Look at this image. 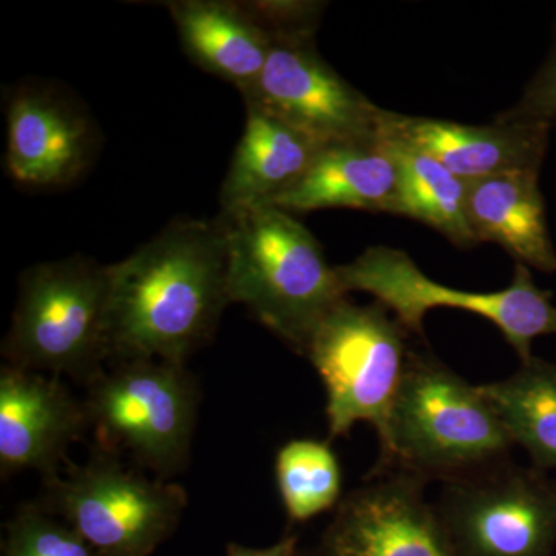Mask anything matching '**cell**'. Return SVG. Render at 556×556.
<instances>
[{
    "instance_id": "cell-1",
    "label": "cell",
    "mask_w": 556,
    "mask_h": 556,
    "mask_svg": "<svg viewBox=\"0 0 556 556\" xmlns=\"http://www.w3.org/2000/svg\"><path fill=\"white\" fill-rule=\"evenodd\" d=\"M108 270L110 361L185 365L229 305L226 222L178 219Z\"/></svg>"
},
{
    "instance_id": "cell-2",
    "label": "cell",
    "mask_w": 556,
    "mask_h": 556,
    "mask_svg": "<svg viewBox=\"0 0 556 556\" xmlns=\"http://www.w3.org/2000/svg\"><path fill=\"white\" fill-rule=\"evenodd\" d=\"M511 445L479 386L433 354L409 351L387 437L380 442L378 471L459 481L500 466Z\"/></svg>"
},
{
    "instance_id": "cell-3",
    "label": "cell",
    "mask_w": 556,
    "mask_h": 556,
    "mask_svg": "<svg viewBox=\"0 0 556 556\" xmlns=\"http://www.w3.org/2000/svg\"><path fill=\"white\" fill-rule=\"evenodd\" d=\"M222 218L228 228L229 303L247 306L278 338L305 353L321 318L346 299L338 268L287 211L260 206Z\"/></svg>"
},
{
    "instance_id": "cell-4",
    "label": "cell",
    "mask_w": 556,
    "mask_h": 556,
    "mask_svg": "<svg viewBox=\"0 0 556 556\" xmlns=\"http://www.w3.org/2000/svg\"><path fill=\"white\" fill-rule=\"evenodd\" d=\"M2 353L28 371L97 378L110 361L108 266L76 255L25 270Z\"/></svg>"
},
{
    "instance_id": "cell-5",
    "label": "cell",
    "mask_w": 556,
    "mask_h": 556,
    "mask_svg": "<svg viewBox=\"0 0 556 556\" xmlns=\"http://www.w3.org/2000/svg\"><path fill=\"white\" fill-rule=\"evenodd\" d=\"M407 329L382 303L358 306L343 299L314 329L305 356L327 390L331 438L368 422L387 437L391 409L407 369Z\"/></svg>"
},
{
    "instance_id": "cell-6",
    "label": "cell",
    "mask_w": 556,
    "mask_h": 556,
    "mask_svg": "<svg viewBox=\"0 0 556 556\" xmlns=\"http://www.w3.org/2000/svg\"><path fill=\"white\" fill-rule=\"evenodd\" d=\"M348 292H368L396 316L412 334L424 338V317L433 308L468 311L492 321L521 362L533 356L540 336L556 334V306L551 291L533 281L530 268L517 263L507 288L495 292L459 291L437 283L407 252L371 247L348 265L336 266Z\"/></svg>"
},
{
    "instance_id": "cell-7",
    "label": "cell",
    "mask_w": 556,
    "mask_h": 556,
    "mask_svg": "<svg viewBox=\"0 0 556 556\" xmlns=\"http://www.w3.org/2000/svg\"><path fill=\"white\" fill-rule=\"evenodd\" d=\"M86 409L105 453H129L161 477L186 463L197 390L182 365L153 358L115 362L91 380Z\"/></svg>"
},
{
    "instance_id": "cell-8",
    "label": "cell",
    "mask_w": 556,
    "mask_h": 556,
    "mask_svg": "<svg viewBox=\"0 0 556 556\" xmlns=\"http://www.w3.org/2000/svg\"><path fill=\"white\" fill-rule=\"evenodd\" d=\"M49 500L98 556H149L188 504L182 486L141 477L105 452L50 478Z\"/></svg>"
},
{
    "instance_id": "cell-9",
    "label": "cell",
    "mask_w": 556,
    "mask_h": 556,
    "mask_svg": "<svg viewBox=\"0 0 556 556\" xmlns=\"http://www.w3.org/2000/svg\"><path fill=\"white\" fill-rule=\"evenodd\" d=\"M438 511L455 556H554L556 479L540 468L448 482Z\"/></svg>"
},
{
    "instance_id": "cell-10",
    "label": "cell",
    "mask_w": 556,
    "mask_h": 556,
    "mask_svg": "<svg viewBox=\"0 0 556 556\" xmlns=\"http://www.w3.org/2000/svg\"><path fill=\"white\" fill-rule=\"evenodd\" d=\"M314 31L277 35L257 83L243 98L320 146L375 141L382 110L318 54Z\"/></svg>"
},
{
    "instance_id": "cell-11",
    "label": "cell",
    "mask_w": 556,
    "mask_h": 556,
    "mask_svg": "<svg viewBox=\"0 0 556 556\" xmlns=\"http://www.w3.org/2000/svg\"><path fill=\"white\" fill-rule=\"evenodd\" d=\"M426 479L405 471L378 478L340 501L325 536L327 556H455Z\"/></svg>"
},
{
    "instance_id": "cell-12",
    "label": "cell",
    "mask_w": 556,
    "mask_h": 556,
    "mask_svg": "<svg viewBox=\"0 0 556 556\" xmlns=\"http://www.w3.org/2000/svg\"><path fill=\"white\" fill-rule=\"evenodd\" d=\"M89 416L60 379L5 365L0 371V470L2 478L38 470L58 475Z\"/></svg>"
},
{
    "instance_id": "cell-13",
    "label": "cell",
    "mask_w": 556,
    "mask_h": 556,
    "mask_svg": "<svg viewBox=\"0 0 556 556\" xmlns=\"http://www.w3.org/2000/svg\"><path fill=\"white\" fill-rule=\"evenodd\" d=\"M552 126L497 118L486 126L382 110L379 135L401 139L470 182L511 170H541Z\"/></svg>"
},
{
    "instance_id": "cell-14",
    "label": "cell",
    "mask_w": 556,
    "mask_h": 556,
    "mask_svg": "<svg viewBox=\"0 0 556 556\" xmlns=\"http://www.w3.org/2000/svg\"><path fill=\"white\" fill-rule=\"evenodd\" d=\"M89 121L64 98L36 87L14 91L7 108V166L36 188L67 185L89 163Z\"/></svg>"
},
{
    "instance_id": "cell-15",
    "label": "cell",
    "mask_w": 556,
    "mask_h": 556,
    "mask_svg": "<svg viewBox=\"0 0 556 556\" xmlns=\"http://www.w3.org/2000/svg\"><path fill=\"white\" fill-rule=\"evenodd\" d=\"M268 206L289 214L357 208L397 215V166L382 139L325 146L305 174Z\"/></svg>"
},
{
    "instance_id": "cell-16",
    "label": "cell",
    "mask_w": 556,
    "mask_h": 556,
    "mask_svg": "<svg viewBox=\"0 0 556 556\" xmlns=\"http://www.w3.org/2000/svg\"><path fill=\"white\" fill-rule=\"evenodd\" d=\"M166 7L190 61L241 93L257 83L276 35L251 3L174 0Z\"/></svg>"
},
{
    "instance_id": "cell-17",
    "label": "cell",
    "mask_w": 556,
    "mask_h": 556,
    "mask_svg": "<svg viewBox=\"0 0 556 556\" xmlns=\"http://www.w3.org/2000/svg\"><path fill=\"white\" fill-rule=\"evenodd\" d=\"M247 126L219 192L222 217L268 206L305 174L324 146L265 110L247 104Z\"/></svg>"
},
{
    "instance_id": "cell-18",
    "label": "cell",
    "mask_w": 556,
    "mask_h": 556,
    "mask_svg": "<svg viewBox=\"0 0 556 556\" xmlns=\"http://www.w3.org/2000/svg\"><path fill=\"white\" fill-rule=\"evenodd\" d=\"M467 214L478 243L500 244L517 263L555 273L540 170H511L467 182Z\"/></svg>"
},
{
    "instance_id": "cell-19",
    "label": "cell",
    "mask_w": 556,
    "mask_h": 556,
    "mask_svg": "<svg viewBox=\"0 0 556 556\" xmlns=\"http://www.w3.org/2000/svg\"><path fill=\"white\" fill-rule=\"evenodd\" d=\"M397 166V215L430 226L459 248L477 247L468 222L467 181L401 139L379 135Z\"/></svg>"
},
{
    "instance_id": "cell-20",
    "label": "cell",
    "mask_w": 556,
    "mask_h": 556,
    "mask_svg": "<svg viewBox=\"0 0 556 556\" xmlns=\"http://www.w3.org/2000/svg\"><path fill=\"white\" fill-rule=\"evenodd\" d=\"M479 390L533 467L556 470V364L532 356L510 378Z\"/></svg>"
},
{
    "instance_id": "cell-21",
    "label": "cell",
    "mask_w": 556,
    "mask_h": 556,
    "mask_svg": "<svg viewBox=\"0 0 556 556\" xmlns=\"http://www.w3.org/2000/svg\"><path fill=\"white\" fill-rule=\"evenodd\" d=\"M276 479L289 519L305 522L339 506L342 468L328 442L292 439L278 450Z\"/></svg>"
},
{
    "instance_id": "cell-22",
    "label": "cell",
    "mask_w": 556,
    "mask_h": 556,
    "mask_svg": "<svg viewBox=\"0 0 556 556\" xmlns=\"http://www.w3.org/2000/svg\"><path fill=\"white\" fill-rule=\"evenodd\" d=\"M3 556H98L67 522L38 507L22 508L7 529Z\"/></svg>"
},
{
    "instance_id": "cell-23",
    "label": "cell",
    "mask_w": 556,
    "mask_h": 556,
    "mask_svg": "<svg viewBox=\"0 0 556 556\" xmlns=\"http://www.w3.org/2000/svg\"><path fill=\"white\" fill-rule=\"evenodd\" d=\"M500 118L556 124V38L547 61L527 84L521 100L501 113Z\"/></svg>"
},
{
    "instance_id": "cell-24",
    "label": "cell",
    "mask_w": 556,
    "mask_h": 556,
    "mask_svg": "<svg viewBox=\"0 0 556 556\" xmlns=\"http://www.w3.org/2000/svg\"><path fill=\"white\" fill-rule=\"evenodd\" d=\"M228 556H299L298 538H283L274 546L266 548H248L232 544L229 547Z\"/></svg>"
}]
</instances>
